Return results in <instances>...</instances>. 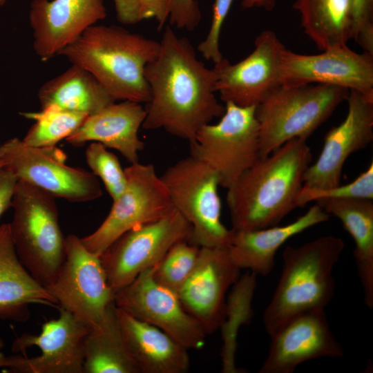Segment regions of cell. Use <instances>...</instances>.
<instances>
[{
	"label": "cell",
	"instance_id": "obj_1",
	"mask_svg": "<svg viewBox=\"0 0 373 373\" xmlns=\"http://www.w3.org/2000/svg\"><path fill=\"white\" fill-rule=\"evenodd\" d=\"M159 42L157 55L144 69L150 99L142 128H163L191 143L202 126L224 113L215 96L216 72L198 60L188 39L171 27Z\"/></svg>",
	"mask_w": 373,
	"mask_h": 373
},
{
	"label": "cell",
	"instance_id": "obj_2",
	"mask_svg": "<svg viewBox=\"0 0 373 373\" xmlns=\"http://www.w3.org/2000/svg\"><path fill=\"white\" fill-rule=\"evenodd\" d=\"M312 159L306 139L294 138L260 157L227 189L231 229L278 225L298 207L304 174Z\"/></svg>",
	"mask_w": 373,
	"mask_h": 373
},
{
	"label": "cell",
	"instance_id": "obj_3",
	"mask_svg": "<svg viewBox=\"0 0 373 373\" xmlns=\"http://www.w3.org/2000/svg\"><path fill=\"white\" fill-rule=\"evenodd\" d=\"M160 42L115 26L93 25L59 54L90 72L117 100L149 102L146 65Z\"/></svg>",
	"mask_w": 373,
	"mask_h": 373
},
{
	"label": "cell",
	"instance_id": "obj_4",
	"mask_svg": "<svg viewBox=\"0 0 373 373\" xmlns=\"http://www.w3.org/2000/svg\"><path fill=\"white\" fill-rule=\"evenodd\" d=\"M344 248L343 240L334 236L285 248L281 274L263 314L269 337L293 318L325 309L334 294L333 271Z\"/></svg>",
	"mask_w": 373,
	"mask_h": 373
},
{
	"label": "cell",
	"instance_id": "obj_5",
	"mask_svg": "<svg viewBox=\"0 0 373 373\" xmlns=\"http://www.w3.org/2000/svg\"><path fill=\"white\" fill-rule=\"evenodd\" d=\"M11 207V236L17 256L31 276L47 287L55 280L65 258V239L55 198L17 180Z\"/></svg>",
	"mask_w": 373,
	"mask_h": 373
},
{
	"label": "cell",
	"instance_id": "obj_6",
	"mask_svg": "<svg viewBox=\"0 0 373 373\" xmlns=\"http://www.w3.org/2000/svg\"><path fill=\"white\" fill-rule=\"evenodd\" d=\"M349 90L316 84H282L256 108L260 157L294 138L306 139L346 100Z\"/></svg>",
	"mask_w": 373,
	"mask_h": 373
},
{
	"label": "cell",
	"instance_id": "obj_7",
	"mask_svg": "<svg viewBox=\"0 0 373 373\" xmlns=\"http://www.w3.org/2000/svg\"><path fill=\"white\" fill-rule=\"evenodd\" d=\"M174 208L191 226L189 242L199 247H227L231 230L221 221V201L216 172L189 155L160 176Z\"/></svg>",
	"mask_w": 373,
	"mask_h": 373
},
{
	"label": "cell",
	"instance_id": "obj_8",
	"mask_svg": "<svg viewBox=\"0 0 373 373\" xmlns=\"http://www.w3.org/2000/svg\"><path fill=\"white\" fill-rule=\"evenodd\" d=\"M225 104L220 120L202 126L189 144L190 155L210 166L219 185L227 189L260 155L256 106Z\"/></svg>",
	"mask_w": 373,
	"mask_h": 373
},
{
	"label": "cell",
	"instance_id": "obj_9",
	"mask_svg": "<svg viewBox=\"0 0 373 373\" xmlns=\"http://www.w3.org/2000/svg\"><path fill=\"white\" fill-rule=\"evenodd\" d=\"M66 153L56 146L32 147L13 137L0 146L1 168L18 180L31 184L72 202H83L102 196L101 184L92 172L66 165Z\"/></svg>",
	"mask_w": 373,
	"mask_h": 373
},
{
	"label": "cell",
	"instance_id": "obj_10",
	"mask_svg": "<svg viewBox=\"0 0 373 373\" xmlns=\"http://www.w3.org/2000/svg\"><path fill=\"white\" fill-rule=\"evenodd\" d=\"M124 171L127 179L125 190L113 200L102 224L93 233L81 238L84 247L99 256L127 231L159 220L175 210L153 164L138 162Z\"/></svg>",
	"mask_w": 373,
	"mask_h": 373
},
{
	"label": "cell",
	"instance_id": "obj_11",
	"mask_svg": "<svg viewBox=\"0 0 373 373\" xmlns=\"http://www.w3.org/2000/svg\"><path fill=\"white\" fill-rule=\"evenodd\" d=\"M191 232V224L175 209L159 220L121 235L99 256L114 295L141 272L158 263L175 244L189 242Z\"/></svg>",
	"mask_w": 373,
	"mask_h": 373
},
{
	"label": "cell",
	"instance_id": "obj_12",
	"mask_svg": "<svg viewBox=\"0 0 373 373\" xmlns=\"http://www.w3.org/2000/svg\"><path fill=\"white\" fill-rule=\"evenodd\" d=\"M46 288L59 307L89 327L99 323L114 303L100 257L73 234L66 237L64 260L55 280Z\"/></svg>",
	"mask_w": 373,
	"mask_h": 373
},
{
	"label": "cell",
	"instance_id": "obj_13",
	"mask_svg": "<svg viewBox=\"0 0 373 373\" xmlns=\"http://www.w3.org/2000/svg\"><path fill=\"white\" fill-rule=\"evenodd\" d=\"M254 46L239 62L223 58L215 64L216 92L224 103L257 106L281 85L284 45L274 32L267 30L257 36Z\"/></svg>",
	"mask_w": 373,
	"mask_h": 373
},
{
	"label": "cell",
	"instance_id": "obj_14",
	"mask_svg": "<svg viewBox=\"0 0 373 373\" xmlns=\"http://www.w3.org/2000/svg\"><path fill=\"white\" fill-rule=\"evenodd\" d=\"M155 265L115 294V306L160 329L187 350L202 348L207 334L184 310L178 295L155 282Z\"/></svg>",
	"mask_w": 373,
	"mask_h": 373
},
{
	"label": "cell",
	"instance_id": "obj_15",
	"mask_svg": "<svg viewBox=\"0 0 373 373\" xmlns=\"http://www.w3.org/2000/svg\"><path fill=\"white\" fill-rule=\"evenodd\" d=\"M59 316L42 325L38 335L23 334L12 346L15 352H23L33 346L41 354L35 357L13 356L9 372L84 373L85 342L89 327L68 310L59 307Z\"/></svg>",
	"mask_w": 373,
	"mask_h": 373
},
{
	"label": "cell",
	"instance_id": "obj_16",
	"mask_svg": "<svg viewBox=\"0 0 373 373\" xmlns=\"http://www.w3.org/2000/svg\"><path fill=\"white\" fill-rule=\"evenodd\" d=\"M327 84L356 90L373 100V54L358 53L347 45L302 55L285 49L281 84Z\"/></svg>",
	"mask_w": 373,
	"mask_h": 373
},
{
	"label": "cell",
	"instance_id": "obj_17",
	"mask_svg": "<svg viewBox=\"0 0 373 373\" xmlns=\"http://www.w3.org/2000/svg\"><path fill=\"white\" fill-rule=\"evenodd\" d=\"M239 268L227 247H200L196 264L178 293L184 310L206 334L220 328L224 318L226 294L240 278Z\"/></svg>",
	"mask_w": 373,
	"mask_h": 373
},
{
	"label": "cell",
	"instance_id": "obj_18",
	"mask_svg": "<svg viewBox=\"0 0 373 373\" xmlns=\"http://www.w3.org/2000/svg\"><path fill=\"white\" fill-rule=\"evenodd\" d=\"M346 100V117L325 135L316 162L304 174V187L323 189L339 185L346 160L373 140V100L353 90Z\"/></svg>",
	"mask_w": 373,
	"mask_h": 373
},
{
	"label": "cell",
	"instance_id": "obj_19",
	"mask_svg": "<svg viewBox=\"0 0 373 373\" xmlns=\"http://www.w3.org/2000/svg\"><path fill=\"white\" fill-rule=\"evenodd\" d=\"M270 338L269 350L260 373H292L305 361L344 354L342 345L329 328L325 309L293 318Z\"/></svg>",
	"mask_w": 373,
	"mask_h": 373
},
{
	"label": "cell",
	"instance_id": "obj_20",
	"mask_svg": "<svg viewBox=\"0 0 373 373\" xmlns=\"http://www.w3.org/2000/svg\"><path fill=\"white\" fill-rule=\"evenodd\" d=\"M106 16L103 0H32L29 12L32 48L46 61Z\"/></svg>",
	"mask_w": 373,
	"mask_h": 373
},
{
	"label": "cell",
	"instance_id": "obj_21",
	"mask_svg": "<svg viewBox=\"0 0 373 373\" xmlns=\"http://www.w3.org/2000/svg\"><path fill=\"white\" fill-rule=\"evenodd\" d=\"M145 117V108L140 103L114 102L87 116L66 140L74 146H82L90 141L99 142L119 151L131 164L136 163L139 152L144 148L138 131Z\"/></svg>",
	"mask_w": 373,
	"mask_h": 373
},
{
	"label": "cell",
	"instance_id": "obj_22",
	"mask_svg": "<svg viewBox=\"0 0 373 373\" xmlns=\"http://www.w3.org/2000/svg\"><path fill=\"white\" fill-rule=\"evenodd\" d=\"M329 216L318 204L311 207L295 221L284 225L248 230H231L227 247L233 262L262 276L269 275L275 265V256L290 238L318 224L326 222Z\"/></svg>",
	"mask_w": 373,
	"mask_h": 373
},
{
	"label": "cell",
	"instance_id": "obj_23",
	"mask_svg": "<svg viewBox=\"0 0 373 373\" xmlns=\"http://www.w3.org/2000/svg\"><path fill=\"white\" fill-rule=\"evenodd\" d=\"M58 309L57 300L39 283L20 261L11 236L10 223L0 225V320L25 322L29 305Z\"/></svg>",
	"mask_w": 373,
	"mask_h": 373
},
{
	"label": "cell",
	"instance_id": "obj_24",
	"mask_svg": "<svg viewBox=\"0 0 373 373\" xmlns=\"http://www.w3.org/2000/svg\"><path fill=\"white\" fill-rule=\"evenodd\" d=\"M115 307L124 342L141 373L188 371L186 348L157 327Z\"/></svg>",
	"mask_w": 373,
	"mask_h": 373
},
{
	"label": "cell",
	"instance_id": "obj_25",
	"mask_svg": "<svg viewBox=\"0 0 373 373\" xmlns=\"http://www.w3.org/2000/svg\"><path fill=\"white\" fill-rule=\"evenodd\" d=\"M329 216L338 218L352 238L353 255L365 305L373 307V202L361 198L316 202Z\"/></svg>",
	"mask_w": 373,
	"mask_h": 373
},
{
	"label": "cell",
	"instance_id": "obj_26",
	"mask_svg": "<svg viewBox=\"0 0 373 373\" xmlns=\"http://www.w3.org/2000/svg\"><path fill=\"white\" fill-rule=\"evenodd\" d=\"M37 95L41 108L55 107L87 115L116 102L90 72L75 64L44 84Z\"/></svg>",
	"mask_w": 373,
	"mask_h": 373
},
{
	"label": "cell",
	"instance_id": "obj_27",
	"mask_svg": "<svg viewBox=\"0 0 373 373\" xmlns=\"http://www.w3.org/2000/svg\"><path fill=\"white\" fill-rule=\"evenodd\" d=\"M84 373H141L124 342L114 303L102 321L89 328Z\"/></svg>",
	"mask_w": 373,
	"mask_h": 373
},
{
	"label": "cell",
	"instance_id": "obj_28",
	"mask_svg": "<svg viewBox=\"0 0 373 373\" xmlns=\"http://www.w3.org/2000/svg\"><path fill=\"white\" fill-rule=\"evenodd\" d=\"M305 33L323 51L352 39V0H296Z\"/></svg>",
	"mask_w": 373,
	"mask_h": 373
},
{
	"label": "cell",
	"instance_id": "obj_29",
	"mask_svg": "<svg viewBox=\"0 0 373 373\" xmlns=\"http://www.w3.org/2000/svg\"><path fill=\"white\" fill-rule=\"evenodd\" d=\"M256 287V274L247 272L232 285L226 299L224 318L220 327L223 341L221 358L224 373L243 372L235 363L237 337L240 326L251 319V300Z\"/></svg>",
	"mask_w": 373,
	"mask_h": 373
},
{
	"label": "cell",
	"instance_id": "obj_30",
	"mask_svg": "<svg viewBox=\"0 0 373 373\" xmlns=\"http://www.w3.org/2000/svg\"><path fill=\"white\" fill-rule=\"evenodd\" d=\"M20 115L35 121L22 139L25 144L32 147L55 146L73 133L88 116L55 107L41 108L39 112H23Z\"/></svg>",
	"mask_w": 373,
	"mask_h": 373
},
{
	"label": "cell",
	"instance_id": "obj_31",
	"mask_svg": "<svg viewBox=\"0 0 373 373\" xmlns=\"http://www.w3.org/2000/svg\"><path fill=\"white\" fill-rule=\"evenodd\" d=\"M199 251V247L188 241L177 242L155 265L153 279L178 295L196 264Z\"/></svg>",
	"mask_w": 373,
	"mask_h": 373
},
{
	"label": "cell",
	"instance_id": "obj_32",
	"mask_svg": "<svg viewBox=\"0 0 373 373\" xmlns=\"http://www.w3.org/2000/svg\"><path fill=\"white\" fill-rule=\"evenodd\" d=\"M85 155L92 173L102 180L113 201L116 200L124 192L127 184L125 171L117 157L97 142L88 145Z\"/></svg>",
	"mask_w": 373,
	"mask_h": 373
},
{
	"label": "cell",
	"instance_id": "obj_33",
	"mask_svg": "<svg viewBox=\"0 0 373 373\" xmlns=\"http://www.w3.org/2000/svg\"><path fill=\"white\" fill-rule=\"evenodd\" d=\"M373 199V163L352 182L332 188L318 189L303 186L297 198L298 207L312 201L329 199Z\"/></svg>",
	"mask_w": 373,
	"mask_h": 373
},
{
	"label": "cell",
	"instance_id": "obj_34",
	"mask_svg": "<svg viewBox=\"0 0 373 373\" xmlns=\"http://www.w3.org/2000/svg\"><path fill=\"white\" fill-rule=\"evenodd\" d=\"M233 0H215L213 5L212 20L206 38L198 46L202 57L214 64L224 57L219 46L220 32L224 21L229 13Z\"/></svg>",
	"mask_w": 373,
	"mask_h": 373
},
{
	"label": "cell",
	"instance_id": "obj_35",
	"mask_svg": "<svg viewBox=\"0 0 373 373\" xmlns=\"http://www.w3.org/2000/svg\"><path fill=\"white\" fill-rule=\"evenodd\" d=\"M354 39L363 49L373 54V0H352Z\"/></svg>",
	"mask_w": 373,
	"mask_h": 373
},
{
	"label": "cell",
	"instance_id": "obj_36",
	"mask_svg": "<svg viewBox=\"0 0 373 373\" xmlns=\"http://www.w3.org/2000/svg\"><path fill=\"white\" fill-rule=\"evenodd\" d=\"M169 19L178 28L193 30L201 19L198 3L196 0H171Z\"/></svg>",
	"mask_w": 373,
	"mask_h": 373
},
{
	"label": "cell",
	"instance_id": "obj_37",
	"mask_svg": "<svg viewBox=\"0 0 373 373\" xmlns=\"http://www.w3.org/2000/svg\"><path fill=\"white\" fill-rule=\"evenodd\" d=\"M140 19H155L161 29L169 19L171 0H137Z\"/></svg>",
	"mask_w": 373,
	"mask_h": 373
},
{
	"label": "cell",
	"instance_id": "obj_38",
	"mask_svg": "<svg viewBox=\"0 0 373 373\" xmlns=\"http://www.w3.org/2000/svg\"><path fill=\"white\" fill-rule=\"evenodd\" d=\"M17 177L9 170L0 169V219L11 207V202L17 182Z\"/></svg>",
	"mask_w": 373,
	"mask_h": 373
},
{
	"label": "cell",
	"instance_id": "obj_39",
	"mask_svg": "<svg viewBox=\"0 0 373 373\" xmlns=\"http://www.w3.org/2000/svg\"><path fill=\"white\" fill-rule=\"evenodd\" d=\"M117 20L126 25L140 21L139 7L137 0H113Z\"/></svg>",
	"mask_w": 373,
	"mask_h": 373
},
{
	"label": "cell",
	"instance_id": "obj_40",
	"mask_svg": "<svg viewBox=\"0 0 373 373\" xmlns=\"http://www.w3.org/2000/svg\"><path fill=\"white\" fill-rule=\"evenodd\" d=\"M276 0H242L241 6L245 9L263 8L271 10L275 6Z\"/></svg>",
	"mask_w": 373,
	"mask_h": 373
},
{
	"label": "cell",
	"instance_id": "obj_41",
	"mask_svg": "<svg viewBox=\"0 0 373 373\" xmlns=\"http://www.w3.org/2000/svg\"><path fill=\"white\" fill-rule=\"evenodd\" d=\"M12 356H6L0 352V367H5L10 368L12 365Z\"/></svg>",
	"mask_w": 373,
	"mask_h": 373
},
{
	"label": "cell",
	"instance_id": "obj_42",
	"mask_svg": "<svg viewBox=\"0 0 373 373\" xmlns=\"http://www.w3.org/2000/svg\"><path fill=\"white\" fill-rule=\"evenodd\" d=\"M4 347V343L3 341L0 338V352H1V350Z\"/></svg>",
	"mask_w": 373,
	"mask_h": 373
},
{
	"label": "cell",
	"instance_id": "obj_43",
	"mask_svg": "<svg viewBox=\"0 0 373 373\" xmlns=\"http://www.w3.org/2000/svg\"><path fill=\"white\" fill-rule=\"evenodd\" d=\"M6 1V0H0V6H3L5 3Z\"/></svg>",
	"mask_w": 373,
	"mask_h": 373
},
{
	"label": "cell",
	"instance_id": "obj_44",
	"mask_svg": "<svg viewBox=\"0 0 373 373\" xmlns=\"http://www.w3.org/2000/svg\"><path fill=\"white\" fill-rule=\"evenodd\" d=\"M1 169V164H0V169Z\"/></svg>",
	"mask_w": 373,
	"mask_h": 373
}]
</instances>
